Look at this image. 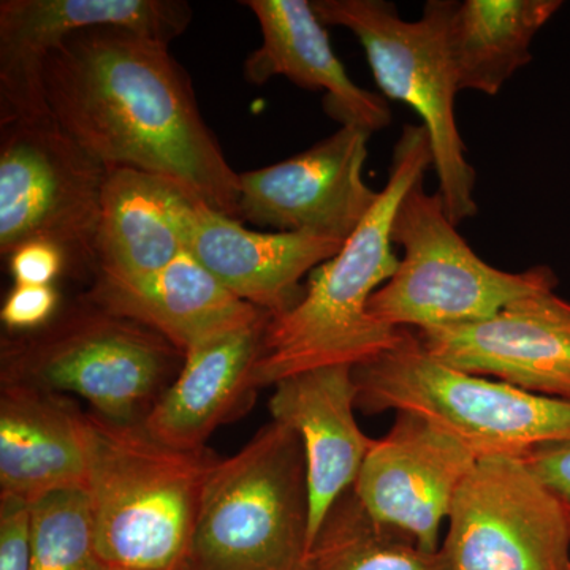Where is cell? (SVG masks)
Wrapping results in <instances>:
<instances>
[{
  "mask_svg": "<svg viewBox=\"0 0 570 570\" xmlns=\"http://www.w3.org/2000/svg\"><path fill=\"white\" fill-rule=\"evenodd\" d=\"M560 0H464L450 20V50L460 91L494 97L532 61L531 45Z\"/></svg>",
  "mask_w": 570,
  "mask_h": 570,
  "instance_id": "22",
  "label": "cell"
},
{
  "mask_svg": "<svg viewBox=\"0 0 570 570\" xmlns=\"http://www.w3.org/2000/svg\"><path fill=\"white\" fill-rule=\"evenodd\" d=\"M108 168L50 116L0 124V254L31 242L97 275L96 238Z\"/></svg>",
  "mask_w": 570,
  "mask_h": 570,
  "instance_id": "9",
  "label": "cell"
},
{
  "mask_svg": "<svg viewBox=\"0 0 570 570\" xmlns=\"http://www.w3.org/2000/svg\"><path fill=\"white\" fill-rule=\"evenodd\" d=\"M273 316L214 337L184 355L178 376L142 425L170 448L200 450L255 392L253 373Z\"/></svg>",
  "mask_w": 570,
  "mask_h": 570,
  "instance_id": "20",
  "label": "cell"
},
{
  "mask_svg": "<svg viewBox=\"0 0 570 570\" xmlns=\"http://www.w3.org/2000/svg\"><path fill=\"white\" fill-rule=\"evenodd\" d=\"M29 549L32 570H111L86 489L55 491L29 505Z\"/></svg>",
  "mask_w": 570,
  "mask_h": 570,
  "instance_id": "24",
  "label": "cell"
},
{
  "mask_svg": "<svg viewBox=\"0 0 570 570\" xmlns=\"http://www.w3.org/2000/svg\"><path fill=\"white\" fill-rule=\"evenodd\" d=\"M59 303H61V295L55 284H14L3 302L0 318L10 335L36 332L58 316Z\"/></svg>",
  "mask_w": 570,
  "mask_h": 570,
  "instance_id": "25",
  "label": "cell"
},
{
  "mask_svg": "<svg viewBox=\"0 0 570 570\" xmlns=\"http://www.w3.org/2000/svg\"><path fill=\"white\" fill-rule=\"evenodd\" d=\"M448 520L452 570H570L568 512L524 460H478Z\"/></svg>",
  "mask_w": 570,
  "mask_h": 570,
  "instance_id": "10",
  "label": "cell"
},
{
  "mask_svg": "<svg viewBox=\"0 0 570 570\" xmlns=\"http://www.w3.org/2000/svg\"><path fill=\"white\" fill-rule=\"evenodd\" d=\"M524 461L560 498L570 519V442L543 445Z\"/></svg>",
  "mask_w": 570,
  "mask_h": 570,
  "instance_id": "28",
  "label": "cell"
},
{
  "mask_svg": "<svg viewBox=\"0 0 570 570\" xmlns=\"http://www.w3.org/2000/svg\"><path fill=\"white\" fill-rule=\"evenodd\" d=\"M478 463L461 442L433 423L396 412L387 436L374 439L352 491L379 523L423 550L438 551L453 498Z\"/></svg>",
  "mask_w": 570,
  "mask_h": 570,
  "instance_id": "13",
  "label": "cell"
},
{
  "mask_svg": "<svg viewBox=\"0 0 570 570\" xmlns=\"http://www.w3.org/2000/svg\"><path fill=\"white\" fill-rule=\"evenodd\" d=\"M313 7L325 26L354 33L382 94L422 119L433 149L438 194L450 220L460 225L474 217L478 174L469 164L455 116L460 89L450 50L455 0H428L415 21L403 20L387 0H314Z\"/></svg>",
  "mask_w": 570,
  "mask_h": 570,
  "instance_id": "7",
  "label": "cell"
},
{
  "mask_svg": "<svg viewBox=\"0 0 570 570\" xmlns=\"http://www.w3.org/2000/svg\"><path fill=\"white\" fill-rule=\"evenodd\" d=\"M168 47L119 29L75 32L45 62L48 108L105 167L164 176L239 220V174Z\"/></svg>",
  "mask_w": 570,
  "mask_h": 570,
  "instance_id": "1",
  "label": "cell"
},
{
  "mask_svg": "<svg viewBox=\"0 0 570 570\" xmlns=\"http://www.w3.org/2000/svg\"><path fill=\"white\" fill-rule=\"evenodd\" d=\"M195 200L181 184L164 176L108 168L96 277L135 283L170 265L184 250V217Z\"/></svg>",
  "mask_w": 570,
  "mask_h": 570,
  "instance_id": "21",
  "label": "cell"
},
{
  "mask_svg": "<svg viewBox=\"0 0 570 570\" xmlns=\"http://www.w3.org/2000/svg\"><path fill=\"white\" fill-rule=\"evenodd\" d=\"M370 137L341 126L283 163L239 174V220L347 242L379 198L363 179Z\"/></svg>",
  "mask_w": 570,
  "mask_h": 570,
  "instance_id": "12",
  "label": "cell"
},
{
  "mask_svg": "<svg viewBox=\"0 0 570 570\" xmlns=\"http://www.w3.org/2000/svg\"><path fill=\"white\" fill-rule=\"evenodd\" d=\"M393 245L404 255L395 275L371 296L367 313L392 328H442L493 317L521 296L557 288L549 266L502 272L472 250L439 194L420 178L397 205Z\"/></svg>",
  "mask_w": 570,
  "mask_h": 570,
  "instance_id": "8",
  "label": "cell"
},
{
  "mask_svg": "<svg viewBox=\"0 0 570 570\" xmlns=\"http://www.w3.org/2000/svg\"><path fill=\"white\" fill-rule=\"evenodd\" d=\"M85 414L69 396L26 385L0 392V498L24 504L86 489Z\"/></svg>",
  "mask_w": 570,
  "mask_h": 570,
  "instance_id": "19",
  "label": "cell"
},
{
  "mask_svg": "<svg viewBox=\"0 0 570 570\" xmlns=\"http://www.w3.org/2000/svg\"><path fill=\"white\" fill-rule=\"evenodd\" d=\"M100 553L111 570H181L205 483L219 456L164 444L142 422L85 414Z\"/></svg>",
  "mask_w": 570,
  "mask_h": 570,
  "instance_id": "3",
  "label": "cell"
},
{
  "mask_svg": "<svg viewBox=\"0 0 570 570\" xmlns=\"http://www.w3.org/2000/svg\"><path fill=\"white\" fill-rule=\"evenodd\" d=\"M257 18L262 45L247 56L245 78L262 86L276 77L324 91V107L341 126H356L371 135L392 124L387 100L360 88L333 51L324 22L309 0H247Z\"/></svg>",
  "mask_w": 570,
  "mask_h": 570,
  "instance_id": "17",
  "label": "cell"
},
{
  "mask_svg": "<svg viewBox=\"0 0 570 570\" xmlns=\"http://www.w3.org/2000/svg\"><path fill=\"white\" fill-rule=\"evenodd\" d=\"M415 333L450 366L570 404V303L554 288L521 296L485 321Z\"/></svg>",
  "mask_w": 570,
  "mask_h": 570,
  "instance_id": "14",
  "label": "cell"
},
{
  "mask_svg": "<svg viewBox=\"0 0 570 570\" xmlns=\"http://www.w3.org/2000/svg\"><path fill=\"white\" fill-rule=\"evenodd\" d=\"M302 570H452L444 551H426L379 523L348 490L330 510Z\"/></svg>",
  "mask_w": 570,
  "mask_h": 570,
  "instance_id": "23",
  "label": "cell"
},
{
  "mask_svg": "<svg viewBox=\"0 0 570 570\" xmlns=\"http://www.w3.org/2000/svg\"><path fill=\"white\" fill-rule=\"evenodd\" d=\"M273 387V420L291 426L305 452L311 549L330 510L354 487L374 439L367 438L355 420L352 366L303 371Z\"/></svg>",
  "mask_w": 570,
  "mask_h": 570,
  "instance_id": "16",
  "label": "cell"
},
{
  "mask_svg": "<svg viewBox=\"0 0 570 570\" xmlns=\"http://www.w3.org/2000/svg\"><path fill=\"white\" fill-rule=\"evenodd\" d=\"M183 0H2L0 2V124L50 116L43 66L67 37L119 29L170 45L189 28Z\"/></svg>",
  "mask_w": 570,
  "mask_h": 570,
  "instance_id": "11",
  "label": "cell"
},
{
  "mask_svg": "<svg viewBox=\"0 0 570 570\" xmlns=\"http://www.w3.org/2000/svg\"><path fill=\"white\" fill-rule=\"evenodd\" d=\"M184 354L159 333L82 296L43 328L2 337L0 381L77 395L112 422H142Z\"/></svg>",
  "mask_w": 570,
  "mask_h": 570,
  "instance_id": "5",
  "label": "cell"
},
{
  "mask_svg": "<svg viewBox=\"0 0 570 570\" xmlns=\"http://www.w3.org/2000/svg\"><path fill=\"white\" fill-rule=\"evenodd\" d=\"M307 532L302 441L273 420L214 464L181 570H302Z\"/></svg>",
  "mask_w": 570,
  "mask_h": 570,
  "instance_id": "6",
  "label": "cell"
},
{
  "mask_svg": "<svg viewBox=\"0 0 570 570\" xmlns=\"http://www.w3.org/2000/svg\"><path fill=\"white\" fill-rule=\"evenodd\" d=\"M184 249L238 298L273 317L303 298L299 281L340 253L341 239L309 234H261L213 212L200 200L187 209Z\"/></svg>",
  "mask_w": 570,
  "mask_h": 570,
  "instance_id": "15",
  "label": "cell"
},
{
  "mask_svg": "<svg viewBox=\"0 0 570 570\" xmlns=\"http://www.w3.org/2000/svg\"><path fill=\"white\" fill-rule=\"evenodd\" d=\"M89 302L159 333L184 355L214 337L272 314L232 294L183 250L159 273L135 283L94 277Z\"/></svg>",
  "mask_w": 570,
  "mask_h": 570,
  "instance_id": "18",
  "label": "cell"
},
{
  "mask_svg": "<svg viewBox=\"0 0 570 570\" xmlns=\"http://www.w3.org/2000/svg\"><path fill=\"white\" fill-rule=\"evenodd\" d=\"M356 409L367 415L411 412L461 442L478 460H527L534 450L570 442V404L466 373L423 347L417 333L352 367Z\"/></svg>",
  "mask_w": 570,
  "mask_h": 570,
  "instance_id": "4",
  "label": "cell"
},
{
  "mask_svg": "<svg viewBox=\"0 0 570 570\" xmlns=\"http://www.w3.org/2000/svg\"><path fill=\"white\" fill-rule=\"evenodd\" d=\"M9 272L17 285H51L67 268L66 255L50 243L31 242L7 257Z\"/></svg>",
  "mask_w": 570,
  "mask_h": 570,
  "instance_id": "26",
  "label": "cell"
},
{
  "mask_svg": "<svg viewBox=\"0 0 570 570\" xmlns=\"http://www.w3.org/2000/svg\"><path fill=\"white\" fill-rule=\"evenodd\" d=\"M430 167V135L422 124H406L376 205L340 253L311 273L303 298L268 322L254 366L255 390L316 367H355L396 343L401 328L376 321L367 313V303L396 273L400 258L393 253V217L404 195Z\"/></svg>",
  "mask_w": 570,
  "mask_h": 570,
  "instance_id": "2",
  "label": "cell"
},
{
  "mask_svg": "<svg viewBox=\"0 0 570 570\" xmlns=\"http://www.w3.org/2000/svg\"><path fill=\"white\" fill-rule=\"evenodd\" d=\"M0 570H32L29 505L0 498Z\"/></svg>",
  "mask_w": 570,
  "mask_h": 570,
  "instance_id": "27",
  "label": "cell"
}]
</instances>
